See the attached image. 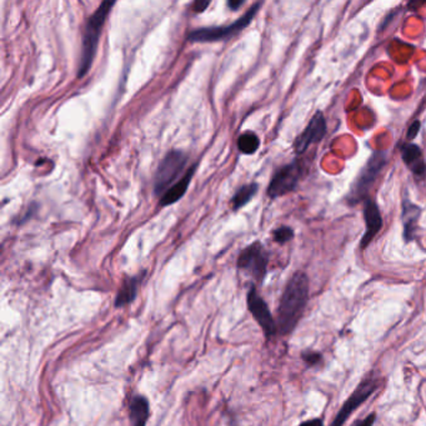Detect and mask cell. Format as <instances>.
Listing matches in <instances>:
<instances>
[{"mask_svg": "<svg viewBox=\"0 0 426 426\" xmlns=\"http://www.w3.org/2000/svg\"><path fill=\"white\" fill-rule=\"evenodd\" d=\"M309 301V279L305 273H295L280 299L277 308V333L281 335L292 334L298 325Z\"/></svg>", "mask_w": 426, "mask_h": 426, "instance_id": "1", "label": "cell"}, {"mask_svg": "<svg viewBox=\"0 0 426 426\" xmlns=\"http://www.w3.org/2000/svg\"><path fill=\"white\" fill-rule=\"evenodd\" d=\"M115 5L114 1H103L99 8L92 13V16L86 22L84 34H83V45H82V57L79 65L78 78L86 77V73L92 68V60L98 50L100 34L107 22L108 15Z\"/></svg>", "mask_w": 426, "mask_h": 426, "instance_id": "2", "label": "cell"}, {"mask_svg": "<svg viewBox=\"0 0 426 426\" xmlns=\"http://www.w3.org/2000/svg\"><path fill=\"white\" fill-rule=\"evenodd\" d=\"M260 7H262V3H256L249 9L245 14L242 15V18H239L236 22L230 25L195 29L188 36V40L192 43H210V42H219V40H224V39H229L231 36H236L251 23Z\"/></svg>", "mask_w": 426, "mask_h": 426, "instance_id": "3", "label": "cell"}, {"mask_svg": "<svg viewBox=\"0 0 426 426\" xmlns=\"http://www.w3.org/2000/svg\"><path fill=\"white\" fill-rule=\"evenodd\" d=\"M188 163V155L180 150H171L162 163L159 164L155 178L154 190L155 194H165L173 185L184 177L183 171Z\"/></svg>", "mask_w": 426, "mask_h": 426, "instance_id": "4", "label": "cell"}, {"mask_svg": "<svg viewBox=\"0 0 426 426\" xmlns=\"http://www.w3.org/2000/svg\"><path fill=\"white\" fill-rule=\"evenodd\" d=\"M380 381L377 377H368L362 380V383L356 386L355 390L349 397L348 400L341 406L340 410L336 414L335 419L330 426H342L345 421L350 418L353 412L358 410L368 399L377 391Z\"/></svg>", "mask_w": 426, "mask_h": 426, "instance_id": "5", "label": "cell"}, {"mask_svg": "<svg viewBox=\"0 0 426 426\" xmlns=\"http://www.w3.org/2000/svg\"><path fill=\"white\" fill-rule=\"evenodd\" d=\"M269 255L262 242H253L238 258V268L247 271L256 281L262 283L266 275Z\"/></svg>", "mask_w": 426, "mask_h": 426, "instance_id": "6", "label": "cell"}, {"mask_svg": "<svg viewBox=\"0 0 426 426\" xmlns=\"http://www.w3.org/2000/svg\"><path fill=\"white\" fill-rule=\"evenodd\" d=\"M303 171H304V168L301 166L300 162L288 164L281 169H279L270 181L268 195L270 198L275 199V198H280L289 192H294L303 175Z\"/></svg>", "mask_w": 426, "mask_h": 426, "instance_id": "7", "label": "cell"}, {"mask_svg": "<svg viewBox=\"0 0 426 426\" xmlns=\"http://www.w3.org/2000/svg\"><path fill=\"white\" fill-rule=\"evenodd\" d=\"M385 164H386V153L384 151H377L373 157L370 158L369 162L366 163L360 175L356 179L355 186L351 192V200L354 201L365 200V197L368 195L371 185L374 184V181L377 180Z\"/></svg>", "mask_w": 426, "mask_h": 426, "instance_id": "8", "label": "cell"}, {"mask_svg": "<svg viewBox=\"0 0 426 426\" xmlns=\"http://www.w3.org/2000/svg\"><path fill=\"white\" fill-rule=\"evenodd\" d=\"M248 309L253 314L256 323L263 329L266 338H271L277 333V321L270 313L269 306L256 292L255 286H251L248 292Z\"/></svg>", "mask_w": 426, "mask_h": 426, "instance_id": "9", "label": "cell"}, {"mask_svg": "<svg viewBox=\"0 0 426 426\" xmlns=\"http://www.w3.org/2000/svg\"><path fill=\"white\" fill-rule=\"evenodd\" d=\"M327 133V121L321 112L314 114L304 131L294 142V149L298 154L305 153L315 142H319Z\"/></svg>", "mask_w": 426, "mask_h": 426, "instance_id": "10", "label": "cell"}, {"mask_svg": "<svg viewBox=\"0 0 426 426\" xmlns=\"http://www.w3.org/2000/svg\"><path fill=\"white\" fill-rule=\"evenodd\" d=\"M364 218L366 224V231L362 236V248H366L373 239L379 234V231L383 227V219L381 214L379 210V206L374 200H365V208H364Z\"/></svg>", "mask_w": 426, "mask_h": 426, "instance_id": "11", "label": "cell"}, {"mask_svg": "<svg viewBox=\"0 0 426 426\" xmlns=\"http://www.w3.org/2000/svg\"><path fill=\"white\" fill-rule=\"evenodd\" d=\"M195 169H197V164L192 165V168L185 173L184 177L180 179L179 181H177L168 192L164 194L162 199H160V205H171V204L177 203L178 200L181 199L184 197L185 192L188 190V186L190 184L192 177L195 174Z\"/></svg>", "mask_w": 426, "mask_h": 426, "instance_id": "12", "label": "cell"}, {"mask_svg": "<svg viewBox=\"0 0 426 426\" xmlns=\"http://www.w3.org/2000/svg\"><path fill=\"white\" fill-rule=\"evenodd\" d=\"M421 209L419 206L412 204L409 199L403 201V221H404V238L406 242H412L415 236L418 221H419Z\"/></svg>", "mask_w": 426, "mask_h": 426, "instance_id": "13", "label": "cell"}, {"mask_svg": "<svg viewBox=\"0 0 426 426\" xmlns=\"http://www.w3.org/2000/svg\"><path fill=\"white\" fill-rule=\"evenodd\" d=\"M401 157H403L404 163L416 175H423L425 173V163L423 159V153L418 145L412 142H405L401 147Z\"/></svg>", "mask_w": 426, "mask_h": 426, "instance_id": "14", "label": "cell"}, {"mask_svg": "<svg viewBox=\"0 0 426 426\" xmlns=\"http://www.w3.org/2000/svg\"><path fill=\"white\" fill-rule=\"evenodd\" d=\"M149 419V403L147 398L138 395L130 403V421L133 426H145Z\"/></svg>", "mask_w": 426, "mask_h": 426, "instance_id": "15", "label": "cell"}, {"mask_svg": "<svg viewBox=\"0 0 426 426\" xmlns=\"http://www.w3.org/2000/svg\"><path fill=\"white\" fill-rule=\"evenodd\" d=\"M139 281H140L139 277H128L121 285V290L116 295L115 305L124 306L130 304L136 298Z\"/></svg>", "mask_w": 426, "mask_h": 426, "instance_id": "16", "label": "cell"}, {"mask_svg": "<svg viewBox=\"0 0 426 426\" xmlns=\"http://www.w3.org/2000/svg\"><path fill=\"white\" fill-rule=\"evenodd\" d=\"M256 192H258V185L254 184V183L242 186L231 199L233 209L238 210L242 206L247 205L249 201L254 198Z\"/></svg>", "mask_w": 426, "mask_h": 426, "instance_id": "17", "label": "cell"}, {"mask_svg": "<svg viewBox=\"0 0 426 426\" xmlns=\"http://www.w3.org/2000/svg\"><path fill=\"white\" fill-rule=\"evenodd\" d=\"M259 145H260L259 138L251 131L244 133L238 139V148L242 154H254L256 150L259 149Z\"/></svg>", "mask_w": 426, "mask_h": 426, "instance_id": "18", "label": "cell"}, {"mask_svg": "<svg viewBox=\"0 0 426 426\" xmlns=\"http://www.w3.org/2000/svg\"><path fill=\"white\" fill-rule=\"evenodd\" d=\"M273 238H274V242L285 244V242H290L294 238V230L289 227H277L273 233Z\"/></svg>", "mask_w": 426, "mask_h": 426, "instance_id": "19", "label": "cell"}, {"mask_svg": "<svg viewBox=\"0 0 426 426\" xmlns=\"http://www.w3.org/2000/svg\"><path fill=\"white\" fill-rule=\"evenodd\" d=\"M303 359L308 365H318L321 362V354L316 353V351H304L303 353Z\"/></svg>", "mask_w": 426, "mask_h": 426, "instance_id": "20", "label": "cell"}, {"mask_svg": "<svg viewBox=\"0 0 426 426\" xmlns=\"http://www.w3.org/2000/svg\"><path fill=\"white\" fill-rule=\"evenodd\" d=\"M420 127H421V124H420L419 121H415L412 123V125H410V128L408 130V134H406V139L408 140H412V139H415V136L418 135L419 133Z\"/></svg>", "mask_w": 426, "mask_h": 426, "instance_id": "21", "label": "cell"}, {"mask_svg": "<svg viewBox=\"0 0 426 426\" xmlns=\"http://www.w3.org/2000/svg\"><path fill=\"white\" fill-rule=\"evenodd\" d=\"M375 420H377V414H375V412H371L365 419L358 421L355 426H374Z\"/></svg>", "mask_w": 426, "mask_h": 426, "instance_id": "22", "label": "cell"}, {"mask_svg": "<svg viewBox=\"0 0 426 426\" xmlns=\"http://www.w3.org/2000/svg\"><path fill=\"white\" fill-rule=\"evenodd\" d=\"M209 1H195L194 4H192V10L195 12V13H201V12H204L206 8L209 7Z\"/></svg>", "mask_w": 426, "mask_h": 426, "instance_id": "23", "label": "cell"}, {"mask_svg": "<svg viewBox=\"0 0 426 426\" xmlns=\"http://www.w3.org/2000/svg\"><path fill=\"white\" fill-rule=\"evenodd\" d=\"M299 426H324V424L320 419H310L301 423Z\"/></svg>", "mask_w": 426, "mask_h": 426, "instance_id": "24", "label": "cell"}, {"mask_svg": "<svg viewBox=\"0 0 426 426\" xmlns=\"http://www.w3.org/2000/svg\"><path fill=\"white\" fill-rule=\"evenodd\" d=\"M242 4H244L242 0H236V1H235V0H230V1L227 3V5H229V8H230L231 10H238L239 8L242 7Z\"/></svg>", "mask_w": 426, "mask_h": 426, "instance_id": "25", "label": "cell"}]
</instances>
